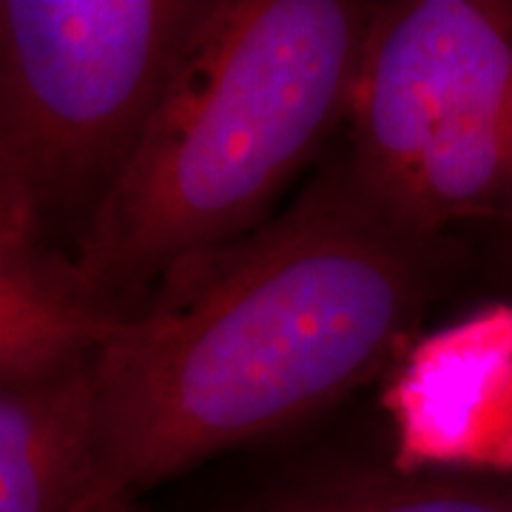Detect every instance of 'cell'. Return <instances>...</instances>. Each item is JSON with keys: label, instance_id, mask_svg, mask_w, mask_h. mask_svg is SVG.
<instances>
[{"label": "cell", "instance_id": "cell-4", "mask_svg": "<svg viewBox=\"0 0 512 512\" xmlns=\"http://www.w3.org/2000/svg\"><path fill=\"white\" fill-rule=\"evenodd\" d=\"M211 0H0V143L46 237L126 168Z\"/></svg>", "mask_w": 512, "mask_h": 512}, {"label": "cell", "instance_id": "cell-10", "mask_svg": "<svg viewBox=\"0 0 512 512\" xmlns=\"http://www.w3.org/2000/svg\"><path fill=\"white\" fill-rule=\"evenodd\" d=\"M111 512H137V510H134V501H131V498H126V501H120V504H117V507H114Z\"/></svg>", "mask_w": 512, "mask_h": 512}, {"label": "cell", "instance_id": "cell-8", "mask_svg": "<svg viewBox=\"0 0 512 512\" xmlns=\"http://www.w3.org/2000/svg\"><path fill=\"white\" fill-rule=\"evenodd\" d=\"M0 222L18 225L23 231H32L37 237H43L35 214H32V208H29V202L23 197L18 180H15V174H12V165L6 160L3 143H0Z\"/></svg>", "mask_w": 512, "mask_h": 512}, {"label": "cell", "instance_id": "cell-3", "mask_svg": "<svg viewBox=\"0 0 512 512\" xmlns=\"http://www.w3.org/2000/svg\"><path fill=\"white\" fill-rule=\"evenodd\" d=\"M348 126L342 171L402 234L512 220V6L376 3Z\"/></svg>", "mask_w": 512, "mask_h": 512}, {"label": "cell", "instance_id": "cell-5", "mask_svg": "<svg viewBox=\"0 0 512 512\" xmlns=\"http://www.w3.org/2000/svg\"><path fill=\"white\" fill-rule=\"evenodd\" d=\"M92 356L0 379V512H72L97 493Z\"/></svg>", "mask_w": 512, "mask_h": 512}, {"label": "cell", "instance_id": "cell-1", "mask_svg": "<svg viewBox=\"0 0 512 512\" xmlns=\"http://www.w3.org/2000/svg\"><path fill=\"white\" fill-rule=\"evenodd\" d=\"M160 282L92 356L94 481L111 501L365 384L424 311L433 251L339 171Z\"/></svg>", "mask_w": 512, "mask_h": 512}, {"label": "cell", "instance_id": "cell-2", "mask_svg": "<svg viewBox=\"0 0 512 512\" xmlns=\"http://www.w3.org/2000/svg\"><path fill=\"white\" fill-rule=\"evenodd\" d=\"M376 3L211 0L72 262L120 305L245 239L348 120ZM123 308V305H120Z\"/></svg>", "mask_w": 512, "mask_h": 512}, {"label": "cell", "instance_id": "cell-7", "mask_svg": "<svg viewBox=\"0 0 512 512\" xmlns=\"http://www.w3.org/2000/svg\"><path fill=\"white\" fill-rule=\"evenodd\" d=\"M245 512H512V487L359 470L299 481Z\"/></svg>", "mask_w": 512, "mask_h": 512}, {"label": "cell", "instance_id": "cell-6", "mask_svg": "<svg viewBox=\"0 0 512 512\" xmlns=\"http://www.w3.org/2000/svg\"><path fill=\"white\" fill-rule=\"evenodd\" d=\"M126 313L80 279L72 256L0 222V379L92 353Z\"/></svg>", "mask_w": 512, "mask_h": 512}, {"label": "cell", "instance_id": "cell-9", "mask_svg": "<svg viewBox=\"0 0 512 512\" xmlns=\"http://www.w3.org/2000/svg\"><path fill=\"white\" fill-rule=\"evenodd\" d=\"M120 501H126V498H120ZM120 501H111V498H103V495H89L86 501H80L72 512H111Z\"/></svg>", "mask_w": 512, "mask_h": 512}, {"label": "cell", "instance_id": "cell-11", "mask_svg": "<svg viewBox=\"0 0 512 512\" xmlns=\"http://www.w3.org/2000/svg\"><path fill=\"white\" fill-rule=\"evenodd\" d=\"M507 222H510V239H512V220H507Z\"/></svg>", "mask_w": 512, "mask_h": 512}]
</instances>
